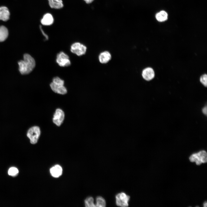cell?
<instances>
[{
    "instance_id": "7c38bea8",
    "label": "cell",
    "mask_w": 207,
    "mask_h": 207,
    "mask_svg": "<svg viewBox=\"0 0 207 207\" xmlns=\"http://www.w3.org/2000/svg\"><path fill=\"white\" fill-rule=\"evenodd\" d=\"M112 57L110 53L107 51L101 52L99 56V60L101 64H106L111 59Z\"/></svg>"
},
{
    "instance_id": "d4e9b609",
    "label": "cell",
    "mask_w": 207,
    "mask_h": 207,
    "mask_svg": "<svg viewBox=\"0 0 207 207\" xmlns=\"http://www.w3.org/2000/svg\"><path fill=\"white\" fill-rule=\"evenodd\" d=\"M207 205V202H205L204 204V207H206Z\"/></svg>"
},
{
    "instance_id": "9a60e30c",
    "label": "cell",
    "mask_w": 207,
    "mask_h": 207,
    "mask_svg": "<svg viewBox=\"0 0 207 207\" xmlns=\"http://www.w3.org/2000/svg\"><path fill=\"white\" fill-rule=\"evenodd\" d=\"M8 35V31L7 28L4 26H0V42L5 40Z\"/></svg>"
},
{
    "instance_id": "ac0fdd59",
    "label": "cell",
    "mask_w": 207,
    "mask_h": 207,
    "mask_svg": "<svg viewBox=\"0 0 207 207\" xmlns=\"http://www.w3.org/2000/svg\"><path fill=\"white\" fill-rule=\"evenodd\" d=\"M94 199L92 197H89L87 198L84 201L85 206L86 207H95L94 203Z\"/></svg>"
},
{
    "instance_id": "30bf717a",
    "label": "cell",
    "mask_w": 207,
    "mask_h": 207,
    "mask_svg": "<svg viewBox=\"0 0 207 207\" xmlns=\"http://www.w3.org/2000/svg\"><path fill=\"white\" fill-rule=\"evenodd\" d=\"M50 172L52 177L57 178L60 177L62 175V168L60 166L57 164L50 168Z\"/></svg>"
},
{
    "instance_id": "6da1fadb",
    "label": "cell",
    "mask_w": 207,
    "mask_h": 207,
    "mask_svg": "<svg viewBox=\"0 0 207 207\" xmlns=\"http://www.w3.org/2000/svg\"><path fill=\"white\" fill-rule=\"evenodd\" d=\"M19 70L22 74H27L30 73L35 66L34 59L30 55L25 54L24 56V60L18 62Z\"/></svg>"
},
{
    "instance_id": "d6986e66",
    "label": "cell",
    "mask_w": 207,
    "mask_h": 207,
    "mask_svg": "<svg viewBox=\"0 0 207 207\" xmlns=\"http://www.w3.org/2000/svg\"><path fill=\"white\" fill-rule=\"evenodd\" d=\"M18 169L16 167H14L10 168L8 171L9 175L13 177L16 176L18 174Z\"/></svg>"
},
{
    "instance_id": "5b68a950",
    "label": "cell",
    "mask_w": 207,
    "mask_h": 207,
    "mask_svg": "<svg viewBox=\"0 0 207 207\" xmlns=\"http://www.w3.org/2000/svg\"><path fill=\"white\" fill-rule=\"evenodd\" d=\"M56 57V62L60 66L67 67L71 65L69 56L64 52H60L57 54Z\"/></svg>"
},
{
    "instance_id": "7a4b0ae2",
    "label": "cell",
    "mask_w": 207,
    "mask_h": 207,
    "mask_svg": "<svg viewBox=\"0 0 207 207\" xmlns=\"http://www.w3.org/2000/svg\"><path fill=\"white\" fill-rule=\"evenodd\" d=\"M189 159L191 162H195L197 165H200L202 163H205L207 162V153L204 150L200 151L198 153L191 155Z\"/></svg>"
},
{
    "instance_id": "ba28073f",
    "label": "cell",
    "mask_w": 207,
    "mask_h": 207,
    "mask_svg": "<svg viewBox=\"0 0 207 207\" xmlns=\"http://www.w3.org/2000/svg\"><path fill=\"white\" fill-rule=\"evenodd\" d=\"M50 86L52 90L55 93L64 95L67 93V89L64 85L55 84L52 82Z\"/></svg>"
},
{
    "instance_id": "e0dca14e",
    "label": "cell",
    "mask_w": 207,
    "mask_h": 207,
    "mask_svg": "<svg viewBox=\"0 0 207 207\" xmlns=\"http://www.w3.org/2000/svg\"><path fill=\"white\" fill-rule=\"evenodd\" d=\"M96 203L95 207H105L106 203L105 199L101 196H98L96 198Z\"/></svg>"
},
{
    "instance_id": "cb8c5ba5",
    "label": "cell",
    "mask_w": 207,
    "mask_h": 207,
    "mask_svg": "<svg viewBox=\"0 0 207 207\" xmlns=\"http://www.w3.org/2000/svg\"><path fill=\"white\" fill-rule=\"evenodd\" d=\"M87 3L89 4L91 3L94 0H83Z\"/></svg>"
},
{
    "instance_id": "ffe728a7",
    "label": "cell",
    "mask_w": 207,
    "mask_h": 207,
    "mask_svg": "<svg viewBox=\"0 0 207 207\" xmlns=\"http://www.w3.org/2000/svg\"><path fill=\"white\" fill-rule=\"evenodd\" d=\"M52 82L55 84L62 85H64V83L63 80L58 77H54L53 79Z\"/></svg>"
},
{
    "instance_id": "3957f363",
    "label": "cell",
    "mask_w": 207,
    "mask_h": 207,
    "mask_svg": "<svg viewBox=\"0 0 207 207\" xmlns=\"http://www.w3.org/2000/svg\"><path fill=\"white\" fill-rule=\"evenodd\" d=\"M41 134V131L39 127L33 126L28 130L27 136L29 138L30 143L35 144L37 142Z\"/></svg>"
},
{
    "instance_id": "277c9868",
    "label": "cell",
    "mask_w": 207,
    "mask_h": 207,
    "mask_svg": "<svg viewBox=\"0 0 207 207\" xmlns=\"http://www.w3.org/2000/svg\"><path fill=\"white\" fill-rule=\"evenodd\" d=\"M130 196L124 192L117 194L115 196L116 203L117 206L120 207H127Z\"/></svg>"
},
{
    "instance_id": "4fadbf2b",
    "label": "cell",
    "mask_w": 207,
    "mask_h": 207,
    "mask_svg": "<svg viewBox=\"0 0 207 207\" xmlns=\"http://www.w3.org/2000/svg\"><path fill=\"white\" fill-rule=\"evenodd\" d=\"M10 15L7 7L5 6L0 7V20L4 21H7L9 19Z\"/></svg>"
},
{
    "instance_id": "52a82bcc",
    "label": "cell",
    "mask_w": 207,
    "mask_h": 207,
    "mask_svg": "<svg viewBox=\"0 0 207 207\" xmlns=\"http://www.w3.org/2000/svg\"><path fill=\"white\" fill-rule=\"evenodd\" d=\"M64 118V114L63 111L60 109L57 108L53 116V122L57 126H60L62 123Z\"/></svg>"
},
{
    "instance_id": "8fae6325",
    "label": "cell",
    "mask_w": 207,
    "mask_h": 207,
    "mask_svg": "<svg viewBox=\"0 0 207 207\" xmlns=\"http://www.w3.org/2000/svg\"><path fill=\"white\" fill-rule=\"evenodd\" d=\"M54 19L52 15L47 13L44 15L41 20V24L45 26H50L53 23Z\"/></svg>"
},
{
    "instance_id": "603a6c76",
    "label": "cell",
    "mask_w": 207,
    "mask_h": 207,
    "mask_svg": "<svg viewBox=\"0 0 207 207\" xmlns=\"http://www.w3.org/2000/svg\"><path fill=\"white\" fill-rule=\"evenodd\" d=\"M40 28L43 34L45 36L46 39H47L48 38V37H47V35L45 34L44 31L43 30L42 28V26H40Z\"/></svg>"
},
{
    "instance_id": "7402d4cb",
    "label": "cell",
    "mask_w": 207,
    "mask_h": 207,
    "mask_svg": "<svg viewBox=\"0 0 207 207\" xmlns=\"http://www.w3.org/2000/svg\"><path fill=\"white\" fill-rule=\"evenodd\" d=\"M202 112L203 113L206 115H207V107L206 106L204 107L202 109Z\"/></svg>"
},
{
    "instance_id": "5bb4252c",
    "label": "cell",
    "mask_w": 207,
    "mask_h": 207,
    "mask_svg": "<svg viewBox=\"0 0 207 207\" xmlns=\"http://www.w3.org/2000/svg\"><path fill=\"white\" fill-rule=\"evenodd\" d=\"M50 7L52 8L58 9L63 7L62 0H48Z\"/></svg>"
},
{
    "instance_id": "2e32d148",
    "label": "cell",
    "mask_w": 207,
    "mask_h": 207,
    "mask_svg": "<svg viewBox=\"0 0 207 207\" xmlns=\"http://www.w3.org/2000/svg\"><path fill=\"white\" fill-rule=\"evenodd\" d=\"M156 17L158 21L163 22L167 19L168 14L166 12L162 11L156 14Z\"/></svg>"
},
{
    "instance_id": "8992f818",
    "label": "cell",
    "mask_w": 207,
    "mask_h": 207,
    "mask_svg": "<svg viewBox=\"0 0 207 207\" xmlns=\"http://www.w3.org/2000/svg\"><path fill=\"white\" fill-rule=\"evenodd\" d=\"M87 49L86 47L84 45L79 42H76L71 45L70 51L72 53L80 56L85 53Z\"/></svg>"
},
{
    "instance_id": "9c48e42d",
    "label": "cell",
    "mask_w": 207,
    "mask_h": 207,
    "mask_svg": "<svg viewBox=\"0 0 207 207\" xmlns=\"http://www.w3.org/2000/svg\"><path fill=\"white\" fill-rule=\"evenodd\" d=\"M142 76L145 80L149 81L154 78L155 76V73L152 68L147 67L143 70Z\"/></svg>"
},
{
    "instance_id": "44dd1931",
    "label": "cell",
    "mask_w": 207,
    "mask_h": 207,
    "mask_svg": "<svg viewBox=\"0 0 207 207\" xmlns=\"http://www.w3.org/2000/svg\"><path fill=\"white\" fill-rule=\"evenodd\" d=\"M200 82L205 87L207 85V75L206 74L202 75L200 77Z\"/></svg>"
}]
</instances>
